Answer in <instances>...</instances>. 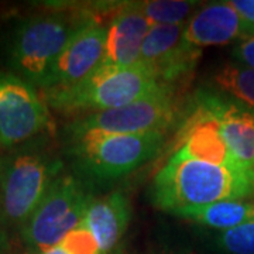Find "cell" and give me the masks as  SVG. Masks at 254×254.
<instances>
[{
    "instance_id": "obj_19",
    "label": "cell",
    "mask_w": 254,
    "mask_h": 254,
    "mask_svg": "<svg viewBox=\"0 0 254 254\" xmlns=\"http://www.w3.org/2000/svg\"><path fill=\"white\" fill-rule=\"evenodd\" d=\"M213 249L216 254H254V222L219 232Z\"/></svg>"
},
{
    "instance_id": "obj_15",
    "label": "cell",
    "mask_w": 254,
    "mask_h": 254,
    "mask_svg": "<svg viewBox=\"0 0 254 254\" xmlns=\"http://www.w3.org/2000/svg\"><path fill=\"white\" fill-rule=\"evenodd\" d=\"M213 106L229 150L243 167L254 171V110L216 95Z\"/></svg>"
},
{
    "instance_id": "obj_10",
    "label": "cell",
    "mask_w": 254,
    "mask_h": 254,
    "mask_svg": "<svg viewBox=\"0 0 254 254\" xmlns=\"http://www.w3.org/2000/svg\"><path fill=\"white\" fill-rule=\"evenodd\" d=\"M178 141L177 151L190 158L223 167L246 168L232 154L220 133L213 95H199L195 109L182 125Z\"/></svg>"
},
{
    "instance_id": "obj_13",
    "label": "cell",
    "mask_w": 254,
    "mask_h": 254,
    "mask_svg": "<svg viewBox=\"0 0 254 254\" xmlns=\"http://www.w3.org/2000/svg\"><path fill=\"white\" fill-rule=\"evenodd\" d=\"M151 27L153 24L133 3H126L110 20L102 65L118 68L137 65L144 38Z\"/></svg>"
},
{
    "instance_id": "obj_24",
    "label": "cell",
    "mask_w": 254,
    "mask_h": 254,
    "mask_svg": "<svg viewBox=\"0 0 254 254\" xmlns=\"http://www.w3.org/2000/svg\"><path fill=\"white\" fill-rule=\"evenodd\" d=\"M43 254H69L65 249H64L61 245H55L53 246L51 249H48L47 252H44Z\"/></svg>"
},
{
    "instance_id": "obj_14",
    "label": "cell",
    "mask_w": 254,
    "mask_h": 254,
    "mask_svg": "<svg viewBox=\"0 0 254 254\" xmlns=\"http://www.w3.org/2000/svg\"><path fill=\"white\" fill-rule=\"evenodd\" d=\"M131 220V205L126 195L115 190L105 198L95 199L83 218L85 226L95 236L102 254L112 253L126 233Z\"/></svg>"
},
{
    "instance_id": "obj_4",
    "label": "cell",
    "mask_w": 254,
    "mask_h": 254,
    "mask_svg": "<svg viewBox=\"0 0 254 254\" xmlns=\"http://www.w3.org/2000/svg\"><path fill=\"white\" fill-rule=\"evenodd\" d=\"M165 133H86L68 138V155L83 178L113 181L137 170L158 154ZM79 175V177H81Z\"/></svg>"
},
{
    "instance_id": "obj_9",
    "label": "cell",
    "mask_w": 254,
    "mask_h": 254,
    "mask_svg": "<svg viewBox=\"0 0 254 254\" xmlns=\"http://www.w3.org/2000/svg\"><path fill=\"white\" fill-rule=\"evenodd\" d=\"M106 38L108 27L86 18L53 64L40 86L41 93L72 88L95 72L103 63Z\"/></svg>"
},
{
    "instance_id": "obj_16",
    "label": "cell",
    "mask_w": 254,
    "mask_h": 254,
    "mask_svg": "<svg viewBox=\"0 0 254 254\" xmlns=\"http://www.w3.org/2000/svg\"><path fill=\"white\" fill-rule=\"evenodd\" d=\"M181 218L190 219L198 225L218 232H225L254 222V202L246 199L220 200L212 205L188 210L182 213Z\"/></svg>"
},
{
    "instance_id": "obj_21",
    "label": "cell",
    "mask_w": 254,
    "mask_h": 254,
    "mask_svg": "<svg viewBox=\"0 0 254 254\" xmlns=\"http://www.w3.org/2000/svg\"><path fill=\"white\" fill-rule=\"evenodd\" d=\"M148 254H199L188 243L174 239H160L150 246Z\"/></svg>"
},
{
    "instance_id": "obj_18",
    "label": "cell",
    "mask_w": 254,
    "mask_h": 254,
    "mask_svg": "<svg viewBox=\"0 0 254 254\" xmlns=\"http://www.w3.org/2000/svg\"><path fill=\"white\" fill-rule=\"evenodd\" d=\"M153 26H185L199 10V1L188 0H144L133 1Z\"/></svg>"
},
{
    "instance_id": "obj_26",
    "label": "cell",
    "mask_w": 254,
    "mask_h": 254,
    "mask_svg": "<svg viewBox=\"0 0 254 254\" xmlns=\"http://www.w3.org/2000/svg\"><path fill=\"white\" fill-rule=\"evenodd\" d=\"M0 170H1V157H0Z\"/></svg>"
},
{
    "instance_id": "obj_1",
    "label": "cell",
    "mask_w": 254,
    "mask_h": 254,
    "mask_svg": "<svg viewBox=\"0 0 254 254\" xmlns=\"http://www.w3.org/2000/svg\"><path fill=\"white\" fill-rule=\"evenodd\" d=\"M254 196V171L198 161L174 153L155 174L150 199L155 208L177 216L220 200Z\"/></svg>"
},
{
    "instance_id": "obj_25",
    "label": "cell",
    "mask_w": 254,
    "mask_h": 254,
    "mask_svg": "<svg viewBox=\"0 0 254 254\" xmlns=\"http://www.w3.org/2000/svg\"><path fill=\"white\" fill-rule=\"evenodd\" d=\"M109 254H123V252H122V250H113V252Z\"/></svg>"
},
{
    "instance_id": "obj_8",
    "label": "cell",
    "mask_w": 254,
    "mask_h": 254,
    "mask_svg": "<svg viewBox=\"0 0 254 254\" xmlns=\"http://www.w3.org/2000/svg\"><path fill=\"white\" fill-rule=\"evenodd\" d=\"M46 100L13 72H0V148H17L51 128Z\"/></svg>"
},
{
    "instance_id": "obj_17",
    "label": "cell",
    "mask_w": 254,
    "mask_h": 254,
    "mask_svg": "<svg viewBox=\"0 0 254 254\" xmlns=\"http://www.w3.org/2000/svg\"><path fill=\"white\" fill-rule=\"evenodd\" d=\"M215 86L235 102L254 110V69L239 63L225 64L212 76Z\"/></svg>"
},
{
    "instance_id": "obj_20",
    "label": "cell",
    "mask_w": 254,
    "mask_h": 254,
    "mask_svg": "<svg viewBox=\"0 0 254 254\" xmlns=\"http://www.w3.org/2000/svg\"><path fill=\"white\" fill-rule=\"evenodd\" d=\"M69 254H102L95 236L85 226L76 227L58 243Z\"/></svg>"
},
{
    "instance_id": "obj_12",
    "label": "cell",
    "mask_w": 254,
    "mask_h": 254,
    "mask_svg": "<svg viewBox=\"0 0 254 254\" xmlns=\"http://www.w3.org/2000/svg\"><path fill=\"white\" fill-rule=\"evenodd\" d=\"M250 36L245 21L229 1L209 3L190 17L184 28V40L190 47L225 46Z\"/></svg>"
},
{
    "instance_id": "obj_3",
    "label": "cell",
    "mask_w": 254,
    "mask_h": 254,
    "mask_svg": "<svg viewBox=\"0 0 254 254\" xmlns=\"http://www.w3.org/2000/svg\"><path fill=\"white\" fill-rule=\"evenodd\" d=\"M63 167L60 158L33 141L1 157L0 220L23 226L63 174Z\"/></svg>"
},
{
    "instance_id": "obj_7",
    "label": "cell",
    "mask_w": 254,
    "mask_h": 254,
    "mask_svg": "<svg viewBox=\"0 0 254 254\" xmlns=\"http://www.w3.org/2000/svg\"><path fill=\"white\" fill-rule=\"evenodd\" d=\"M177 115L178 109L171 88H165L122 108L88 113L83 118L76 119L65 130L68 138L92 131L108 134L165 133L177 119Z\"/></svg>"
},
{
    "instance_id": "obj_11",
    "label": "cell",
    "mask_w": 254,
    "mask_h": 254,
    "mask_svg": "<svg viewBox=\"0 0 254 254\" xmlns=\"http://www.w3.org/2000/svg\"><path fill=\"white\" fill-rule=\"evenodd\" d=\"M185 26H153L145 36L138 64L155 73L165 86L193 71L200 50L184 40Z\"/></svg>"
},
{
    "instance_id": "obj_2",
    "label": "cell",
    "mask_w": 254,
    "mask_h": 254,
    "mask_svg": "<svg viewBox=\"0 0 254 254\" xmlns=\"http://www.w3.org/2000/svg\"><path fill=\"white\" fill-rule=\"evenodd\" d=\"M165 86L143 64L127 68L100 65L72 88L41 93L47 106L65 115L116 109L163 91Z\"/></svg>"
},
{
    "instance_id": "obj_22",
    "label": "cell",
    "mask_w": 254,
    "mask_h": 254,
    "mask_svg": "<svg viewBox=\"0 0 254 254\" xmlns=\"http://www.w3.org/2000/svg\"><path fill=\"white\" fill-rule=\"evenodd\" d=\"M232 57L236 60V63L254 69V34L242 38L233 47Z\"/></svg>"
},
{
    "instance_id": "obj_6",
    "label": "cell",
    "mask_w": 254,
    "mask_h": 254,
    "mask_svg": "<svg viewBox=\"0 0 254 254\" xmlns=\"http://www.w3.org/2000/svg\"><path fill=\"white\" fill-rule=\"evenodd\" d=\"M95 198L88 184L69 174H61L50 187L46 198L20 227L24 245L43 254L79 227Z\"/></svg>"
},
{
    "instance_id": "obj_5",
    "label": "cell",
    "mask_w": 254,
    "mask_h": 254,
    "mask_svg": "<svg viewBox=\"0 0 254 254\" xmlns=\"http://www.w3.org/2000/svg\"><path fill=\"white\" fill-rule=\"evenodd\" d=\"M83 21L76 23L64 14L50 13L31 16L18 23L7 47L13 73L40 89L55 60Z\"/></svg>"
},
{
    "instance_id": "obj_23",
    "label": "cell",
    "mask_w": 254,
    "mask_h": 254,
    "mask_svg": "<svg viewBox=\"0 0 254 254\" xmlns=\"http://www.w3.org/2000/svg\"><path fill=\"white\" fill-rule=\"evenodd\" d=\"M245 21L250 36L254 34V0H232L229 1Z\"/></svg>"
}]
</instances>
